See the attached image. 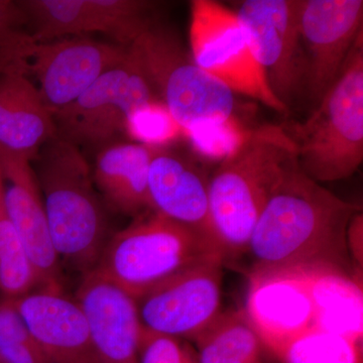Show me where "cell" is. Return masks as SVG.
Masks as SVG:
<instances>
[{"mask_svg":"<svg viewBox=\"0 0 363 363\" xmlns=\"http://www.w3.org/2000/svg\"><path fill=\"white\" fill-rule=\"evenodd\" d=\"M359 210L306 175L296 155L253 228L247 250L250 274L336 271L352 276L347 230Z\"/></svg>","mask_w":363,"mask_h":363,"instance_id":"1","label":"cell"},{"mask_svg":"<svg viewBox=\"0 0 363 363\" xmlns=\"http://www.w3.org/2000/svg\"><path fill=\"white\" fill-rule=\"evenodd\" d=\"M297 147L286 126L247 128L209 176L212 236L223 259L247 252L260 212Z\"/></svg>","mask_w":363,"mask_h":363,"instance_id":"2","label":"cell"},{"mask_svg":"<svg viewBox=\"0 0 363 363\" xmlns=\"http://www.w3.org/2000/svg\"><path fill=\"white\" fill-rule=\"evenodd\" d=\"M33 161L57 257L84 277L94 271L108 241L106 214L89 164L77 145L59 135Z\"/></svg>","mask_w":363,"mask_h":363,"instance_id":"3","label":"cell"},{"mask_svg":"<svg viewBox=\"0 0 363 363\" xmlns=\"http://www.w3.org/2000/svg\"><path fill=\"white\" fill-rule=\"evenodd\" d=\"M301 169L313 180L350 178L363 162V32L351 48L337 80L311 116L286 128Z\"/></svg>","mask_w":363,"mask_h":363,"instance_id":"4","label":"cell"},{"mask_svg":"<svg viewBox=\"0 0 363 363\" xmlns=\"http://www.w3.org/2000/svg\"><path fill=\"white\" fill-rule=\"evenodd\" d=\"M217 257L223 259L201 234L150 210L109 238L93 272L138 300L183 269Z\"/></svg>","mask_w":363,"mask_h":363,"instance_id":"5","label":"cell"},{"mask_svg":"<svg viewBox=\"0 0 363 363\" xmlns=\"http://www.w3.org/2000/svg\"><path fill=\"white\" fill-rule=\"evenodd\" d=\"M128 50L183 133L238 119L233 91L196 65L178 38L157 21Z\"/></svg>","mask_w":363,"mask_h":363,"instance_id":"6","label":"cell"},{"mask_svg":"<svg viewBox=\"0 0 363 363\" xmlns=\"http://www.w3.org/2000/svg\"><path fill=\"white\" fill-rule=\"evenodd\" d=\"M189 40L196 65L234 94L252 98L272 111H288L269 90L235 11L213 0H193Z\"/></svg>","mask_w":363,"mask_h":363,"instance_id":"7","label":"cell"},{"mask_svg":"<svg viewBox=\"0 0 363 363\" xmlns=\"http://www.w3.org/2000/svg\"><path fill=\"white\" fill-rule=\"evenodd\" d=\"M160 101L128 50V58L104 73L73 104L52 114L57 135L73 145H99L125 133L131 114Z\"/></svg>","mask_w":363,"mask_h":363,"instance_id":"8","label":"cell"},{"mask_svg":"<svg viewBox=\"0 0 363 363\" xmlns=\"http://www.w3.org/2000/svg\"><path fill=\"white\" fill-rule=\"evenodd\" d=\"M300 6L301 0H245L235 11L269 90L288 109L306 90Z\"/></svg>","mask_w":363,"mask_h":363,"instance_id":"9","label":"cell"},{"mask_svg":"<svg viewBox=\"0 0 363 363\" xmlns=\"http://www.w3.org/2000/svg\"><path fill=\"white\" fill-rule=\"evenodd\" d=\"M33 43L13 66L28 72L52 114L73 104L91 85L128 56V47L89 38Z\"/></svg>","mask_w":363,"mask_h":363,"instance_id":"10","label":"cell"},{"mask_svg":"<svg viewBox=\"0 0 363 363\" xmlns=\"http://www.w3.org/2000/svg\"><path fill=\"white\" fill-rule=\"evenodd\" d=\"M221 257L178 272L135 300L143 328L194 340L222 312Z\"/></svg>","mask_w":363,"mask_h":363,"instance_id":"11","label":"cell"},{"mask_svg":"<svg viewBox=\"0 0 363 363\" xmlns=\"http://www.w3.org/2000/svg\"><path fill=\"white\" fill-rule=\"evenodd\" d=\"M37 43L102 33L128 47L157 23V4L143 0H23Z\"/></svg>","mask_w":363,"mask_h":363,"instance_id":"12","label":"cell"},{"mask_svg":"<svg viewBox=\"0 0 363 363\" xmlns=\"http://www.w3.org/2000/svg\"><path fill=\"white\" fill-rule=\"evenodd\" d=\"M362 25V0H301L305 93L315 106L337 80Z\"/></svg>","mask_w":363,"mask_h":363,"instance_id":"13","label":"cell"},{"mask_svg":"<svg viewBox=\"0 0 363 363\" xmlns=\"http://www.w3.org/2000/svg\"><path fill=\"white\" fill-rule=\"evenodd\" d=\"M243 310L264 347L277 357L315 327L314 307L304 272L250 274Z\"/></svg>","mask_w":363,"mask_h":363,"instance_id":"14","label":"cell"},{"mask_svg":"<svg viewBox=\"0 0 363 363\" xmlns=\"http://www.w3.org/2000/svg\"><path fill=\"white\" fill-rule=\"evenodd\" d=\"M147 186L152 211L193 229L216 247L210 222L209 176L197 160L169 145H156Z\"/></svg>","mask_w":363,"mask_h":363,"instance_id":"15","label":"cell"},{"mask_svg":"<svg viewBox=\"0 0 363 363\" xmlns=\"http://www.w3.org/2000/svg\"><path fill=\"white\" fill-rule=\"evenodd\" d=\"M76 301L84 312L99 363H140L143 326L135 298L91 272Z\"/></svg>","mask_w":363,"mask_h":363,"instance_id":"16","label":"cell"},{"mask_svg":"<svg viewBox=\"0 0 363 363\" xmlns=\"http://www.w3.org/2000/svg\"><path fill=\"white\" fill-rule=\"evenodd\" d=\"M45 363L98 362L84 312L61 290L43 289L13 301Z\"/></svg>","mask_w":363,"mask_h":363,"instance_id":"17","label":"cell"},{"mask_svg":"<svg viewBox=\"0 0 363 363\" xmlns=\"http://www.w3.org/2000/svg\"><path fill=\"white\" fill-rule=\"evenodd\" d=\"M7 213L20 234L40 290H61L60 259L52 245L44 204L30 162L0 157Z\"/></svg>","mask_w":363,"mask_h":363,"instance_id":"18","label":"cell"},{"mask_svg":"<svg viewBox=\"0 0 363 363\" xmlns=\"http://www.w3.org/2000/svg\"><path fill=\"white\" fill-rule=\"evenodd\" d=\"M56 135L35 83L18 67L0 69V157L32 162Z\"/></svg>","mask_w":363,"mask_h":363,"instance_id":"19","label":"cell"},{"mask_svg":"<svg viewBox=\"0 0 363 363\" xmlns=\"http://www.w3.org/2000/svg\"><path fill=\"white\" fill-rule=\"evenodd\" d=\"M155 149L145 143H118L98 152L93 181L112 210L130 216L152 210L147 182Z\"/></svg>","mask_w":363,"mask_h":363,"instance_id":"20","label":"cell"},{"mask_svg":"<svg viewBox=\"0 0 363 363\" xmlns=\"http://www.w3.org/2000/svg\"><path fill=\"white\" fill-rule=\"evenodd\" d=\"M304 274L311 293L315 327L362 340V290L353 276L336 271Z\"/></svg>","mask_w":363,"mask_h":363,"instance_id":"21","label":"cell"},{"mask_svg":"<svg viewBox=\"0 0 363 363\" xmlns=\"http://www.w3.org/2000/svg\"><path fill=\"white\" fill-rule=\"evenodd\" d=\"M196 344L198 363H259L264 344L245 310L222 311Z\"/></svg>","mask_w":363,"mask_h":363,"instance_id":"22","label":"cell"},{"mask_svg":"<svg viewBox=\"0 0 363 363\" xmlns=\"http://www.w3.org/2000/svg\"><path fill=\"white\" fill-rule=\"evenodd\" d=\"M38 286L37 274L7 213L0 169V298L14 301L33 292Z\"/></svg>","mask_w":363,"mask_h":363,"instance_id":"23","label":"cell"},{"mask_svg":"<svg viewBox=\"0 0 363 363\" xmlns=\"http://www.w3.org/2000/svg\"><path fill=\"white\" fill-rule=\"evenodd\" d=\"M362 342L314 327L286 346L278 357L281 363H362Z\"/></svg>","mask_w":363,"mask_h":363,"instance_id":"24","label":"cell"},{"mask_svg":"<svg viewBox=\"0 0 363 363\" xmlns=\"http://www.w3.org/2000/svg\"><path fill=\"white\" fill-rule=\"evenodd\" d=\"M0 363H45L13 301L0 298Z\"/></svg>","mask_w":363,"mask_h":363,"instance_id":"25","label":"cell"},{"mask_svg":"<svg viewBox=\"0 0 363 363\" xmlns=\"http://www.w3.org/2000/svg\"><path fill=\"white\" fill-rule=\"evenodd\" d=\"M125 133L136 142L150 145H169L184 135L162 102H155L133 112L126 123Z\"/></svg>","mask_w":363,"mask_h":363,"instance_id":"26","label":"cell"},{"mask_svg":"<svg viewBox=\"0 0 363 363\" xmlns=\"http://www.w3.org/2000/svg\"><path fill=\"white\" fill-rule=\"evenodd\" d=\"M35 42L21 2L0 0V68L16 61L21 52Z\"/></svg>","mask_w":363,"mask_h":363,"instance_id":"27","label":"cell"},{"mask_svg":"<svg viewBox=\"0 0 363 363\" xmlns=\"http://www.w3.org/2000/svg\"><path fill=\"white\" fill-rule=\"evenodd\" d=\"M247 130L235 119L217 125L200 126L186 131L184 135L198 154L206 160L219 162L235 147Z\"/></svg>","mask_w":363,"mask_h":363,"instance_id":"28","label":"cell"},{"mask_svg":"<svg viewBox=\"0 0 363 363\" xmlns=\"http://www.w3.org/2000/svg\"><path fill=\"white\" fill-rule=\"evenodd\" d=\"M140 363H198L192 348L178 338L142 329Z\"/></svg>","mask_w":363,"mask_h":363,"instance_id":"29","label":"cell"},{"mask_svg":"<svg viewBox=\"0 0 363 363\" xmlns=\"http://www.w3.org/2000/svg\"><path fill=\"white\" fill-rule=\"evenodd\" d=\"M259 363H264V362H260Z\"/></svg>","mask_w":363,"mask_h":363,"instance_id":"30","label":"cell"}]
</instances>
